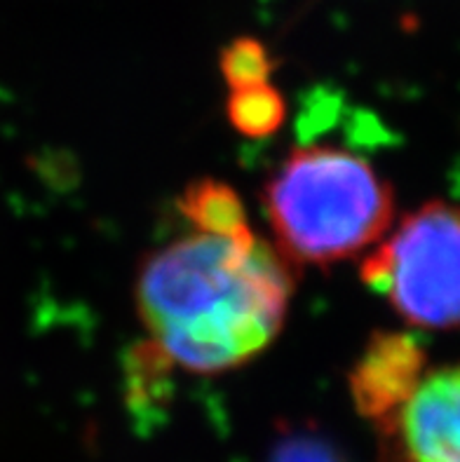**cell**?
<instances>
[{"label":"cell","instance_id":"obj_1","mask_svg":"<svg viewBox=\"0 0 460 462\" xmlns=\"http://www.w3.org/2000/svg\"><path fill=\"white\" fill-rule=\"evenodd\" d=\"M292 263L257 237L195 233L160 246L136 273L148 343L176 369L226 374L258 357L285 327Z\"/></svg>","mask_w":460,"mask_h":462},{"label":"cell","instance_id":"obj_3","mask_svg":"<svg viewBox=\"0 0 460 462\" xmlns=\"http://www.w3.org/2000/svg\"><path fill=\"white\" fill-rule=\"evenodd\" d=\"M361 280L404 322L460 327V207L427 202L407 214L364 256Z\"/></svg>","mask_w":460,"mask_h":462},{"label":"cell","instance_id":"obj_8","mask_svg":"<svg viewBox=\"0 0 460 462\" xmlns=\"http://www.w3.org/2000/svg\"><path fill=\"white\" fill-rule=\"evenodd\" d=\"M219 69H221L228 89L233 92V89L257 88V85L270 82L275 61L268 47L258 38L239 35L223 47L221 57H219Z\"/></svg>","mask_w":460,"mask_h":462},{"label":"cell","instance_id":"obj_5","mask_svg":"<svg viewBox=\"0 0 460 462\" xmlns=\"http://www.w3.org/2000/svg\"><path fill=\"white\" fill-rule=\"evenodd\" d=\"M426 375V352L407 334L371 336L350 371V394L361 416L380 422L411 397Z\"/></svg>","mask_w":460,"mask_h":462},{"label":"cell","instance_id":"obj_4","mask_svg":"<svg viewBox=\"0 0 460 462\" xmlns=\"http://www.w3.org/2000/svg\"><path fill=\"white\" fill-rule=\"evenodd\" d=\"M376 425L383 462H460V364L423 375L411 397Z\"/></svg>","mask_w":460,"mask_h":462},{"label":"cell","instance_id":"obj_9","mask_svg":"<svg viewBox=\"0 0 460 462\" xmlns=\"http://www.w3.org/2000/svg\"><path fill=\"white\" fill-rule=\"evenodd\" d=\"M268 462H345L332 441L314 430H286L273 446Z\"/></svg>","mask_w":460,"mask_h":462},{"label":"cell","instance_id":"obj_6","mask_svg":"<svg viewBox=\"0 0 460 462\" xmlns=\"http://www.w3.org/2000/svg\"><path fill=\"white\" fill-rule=\"evenodd\" d=\"M179 211L195 233L219 237H242L254 233L239 195L228 183L216 179L192 181L179 198Z\"/></svg>","mask_w":460,"mask_h":462},{"label":"cell","instance_id":"obj_2","mask_svg":"<svg viewBox=\"0 0 460 462\" xmlns=\"http://www.w3.org/2000/svg\"><path fill=\"white\" fill-rule=\"evenodd\" d=\"M263 207L282 256L314 268L367 256L395 218V195L376 167L326 143L294 148L263 188Z\"/></svg>","mask_w":460,"mask_h":462},{"label":"cell","instance_id":"obj_7","mask_svg":"<svg viewBox=\"0 0 460 462\" xmlns=\"http://www.w3.org/2000/svg\"><path fill=\"white\" fill-rule=\"evenodd\" d=\"M228 120L242 136L266 139L285 125L286 104L277 89L266 82L257 88L233 89L228 94Z\"/></svg>","mask_w":460,"mask_h":462}]
</instances>
